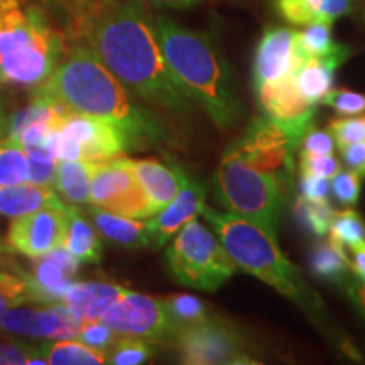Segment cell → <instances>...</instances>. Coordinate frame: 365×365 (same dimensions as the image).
Instances as JSON below:
<instances>
[{"instance_id":"27","label":"cell","mask_w":365,"mask_h":365,"mask_svg":"<svg viewBox=\"0 0 365 365\" xmlns=\"http://www.w3.org/2000/svg\"><path fill=\"white\" fill-rule=\"evenodd\" d=\"M36 352L48 365H102L107 364V352L93 349L76 339L48 340L36 344Z\"/></svg>"},{"instance_id":"6","label":"cell","mask_w":365,"mask_h":365,"mask_svg":"<svg viewBox=\"0 0 365 365\" xmlns=\"http://www.w3.org/2000/svg\"><path fill=\"white\" fill-rule=\"evenodd\" d=\"M289 181L252 166L230 145L215 173V196L227 212L247 218L276 235Z\"/></svg>"},{"instance_id":"14","label":"cell","mask_w":365,"mask_h":365,"mask_svg":"<svg viewBox=\"0 0 365 365\" xmlns=\"http://www.w3.org/2000/svg\"><path fill=\"white\" fill-rule=\"evenodd\" d=\"M66 207H46L12 218L7 232L9 249L36 259L63 247L66 234Z\"/></svg>"},{"instance_id":"5","label":"cell","mask_w":365,"mask_h":365,"mask_svg":"<svg viewBox=\"0 0 365 365\" xmlns=\"http://www.w3.org/2000/svg\"><path fill=\"white\" fill-rule=\"evenodd\" d=\"M200 215L213 228L237 267L252 274L299 307H317L301 272L281 252L276 235L247 218L230 212H217L207 205Z\"/></svg>"},{"instance_id":"47","label":"cell","mask_w":365,"mask_h":365,"mask_svg":"<svg viewBox=\"0 0 365 365\" xmlns=\"http://www.w3.org/2000/svg\"><path fill=\"white\" fill-rule=\"evenodd\" d=\"M22 303H27L22 294L12 293V291H0V313L12 307H19Z\"/></svg>"},{"instance_id":"37","label":"cell","mask_w":365,"mask_h":365,"mask_svg":"<svg viewBox=\"0 0 365 365\" xmlns=\"http://www.w3.org/2000/svg\"><path fill=\"white\" fill-rule=\"evenodd\" d=\"M328 130L335 139L339 149L344 145L360 143V140H365V115H344L340 118H333L328 124Z\"/></svg>"},{"instance_id":"48","label":"cell","mask_w":365,"mask_h":365,"mask_svg":"<svg viewBox=\"0 0 365 365\" xmlns=\"http://www.w3.org/2000/svg\"><path fill=\"white\" fill-rule=\"evenodd\" d=\"M7 127H9V120L6 115V108H4V102L2 98H0V137L7 134Z\"/></svg>"},{"instance_id":"44","label":"cell","mask_w":365,"mask_h":365,"mask_svg":"<svg viewBox=\"0 0 365 365\" xmlns=\"http://www.w3.org/2000/svg\"><path fill=\"white\" fill-rule=\"evenodd\" d=\"M0 291H12V293L22 294L27 299V303H31L29 286H27V281L22 271L19 274L0 271Z\"/></svg>"},{"instance_id":"20","label":"cell","mask_w":365,"mask_h":365,"mask_svg":"<svg viewBox=\"0 0 365 365\" xmlns=\"http://www.w3.org/2000/svg\"><path fill=\"white\" fill-rule=\"evenodd\" d=\"M125 293L127 287L115 282L75 281L66 291L63 307L80 319H102Z\"/></svg>"},{"instance_id":"46","label":"cell","mask_w":365,"mask_h":365,"mask_svg":"<svg viewBox=\"0 0 365 365\" xmlns=\"http://www.w3.org/2000/svg\"><path fill=\"white\" fill-rule=\"evenodd\" d=\"M350 254H352V257H350V271L365 281V244L360 245V247L350 249Z\"/></svg>"},{"instance_id":"26","label":"cell","mask_w":365,"mask_h":365,"mask_svg":"<svg viewBox=\"0 0 365 365\" xmlns=\"http://www.w3.org/2000/svg\"><path fill=\"white\" fill-rule=\"evenodd\" d=\"M95 166L97 163L83 161V159H59L54 190L66 200L68 205L75 207L88 205L90 181Z\"/></svg>"},{"instance_id":"33","label":"cell","mask_w":365,"mask_h":365,"mask_svg":"<svg viewBox=\"0 0 365 365\" xmlns=\"http://www.w3.org/2000/svg\"><path fill=\"white\" fill-rule=\"evenodd\" d=\"M328 232H330V239L339 242L344 247L354 249L365 244V222L350 207L341 212H335Z\"/></svg>"},{"instance_id":"23","label":"cell","mask_w":365,"mask_h":365,"mask_svg":"<svg viewBox=\"0 0 365 365\" xmlns=\"http://www.w3.org/2000/svg\"><path fill=\"white\" fill-rule=\"evenodd\" d=\"M357 0H272L274 11L293 26L313 22L333 24L354 11Z\"/></svg>"},{"instance_id":"42","label":"cell","mask_w":365,"mask_h":365,"mask_svg":"<svg viewBox=\"0 0 365 365\" xmlns=\"http://www.w3.org/2000/svg\"><path fill=\"white\" fill-rule=\"evenodd\" d=\"M328 181L330 180H327V178L301 173L299 195L308 200H327L328 193H330L331 190V185Z\"/></svg>"},{"instance_id":"2","label":"cell","mask_w":365,"mask_h":365,"mask_svg":"<svg viewBox=\"0 0 365 365\" xmlns=\"http://www.w3.org/2000/svg\"><path fill=\"white\" fill-rule=\"evenodd\" d=\"M31 91L33 102L59 105L112 122L125 132L132 149L166 140L161 122L132 100L134 95L85 44L73 43L49 78Z\"/></svg>"},{"instance_id":"39","label":"cell","mask_w":365,"mask_h":365,"mask_svg":"<svg viewBox=\"0 0 365 365\" xmlns=\"http://www.w3.org/2000/svg\"><path fill=\"white\" fill-rule=\"evenodd\" d=\"M322 103L328 105L339 115H359L365 112V93H355L349 90H331L325 95Z\"/></svg>"},{"instance_id":"38","label":"cell","mask_w":365,"mask_h":365,"mask_svg":"<svg viewBox=\"0 0 365 365\" xmlns=\"http://www.w3.org/2000/svg\"><path fill=\"white\" fill-rule=\"evenodd\" d=\"M331 193L345 207H354L360 196V175L352 170H340L331 178Z\"/></svg>"},{"instance_id":"40","label":"cell","mask_w":365,"mask_h":365,"mask_svg":"<svg viewBox=\"0 0 365 365\" xmlns=\"http://www.w3.org/2000/svg\"><path fill=\"white\" fill-rule=\"evenodd\" d=\"M335 150V139L330 130H319L312 127L303 137L299 144V156H322V154H333Z\"/></svg>"},{"instance_id":"1","label":"cell","mask_w":365,"mask_h":365,"mask_svg":"<svg viewBox=\"0 0 365 365\" xmlns=\"http://www.w3.org/2000/svg\"><path fill=\"white\" fill-rule=\"evenodd\" d=\"M66 36L85 44L144 103L188 117L193 102L173 78L153 17L135 0H66Z\"/></svg>"},{"instance_id":"49","label":"cell","mask_w":365,"mask_h":365,"mask_svg":"<svg viewBox=\"0 0 365 365\" xmlns=\"http://www.w3.org/2000/svg\"><path fill=\"white\" fill-rule=\"evenodd\" d=\"M43 6H51L56 9V11H63V7H65L66 0H39Z\"/></svg>"},{"instance_id":"17","label":"cell","mask_w":365,"mask_h":365,"mask_svg":"<svg viewBox=\"0 0 365 365\" xmlns=\"http://www.w3.org/2000/svg\"><path fill=\"white\" fill-rule=\"evenodd\" d=\"M80 261L65 247L34 259L31 272H24L31 303L63 304L66 291L76 281Z\"/></svg>"},{"instance_id":"7","label":"cell","mask_w":365,"mask_h":365,"mask_svg":"<svg viewBox=\"0 0 365 365\" xmlns=\"http://www.w3.org/2000/svg\"><path fill=\"white\" fill-rule=\"evenodd\" d=\"M164 257L180 284L202 291L218 289L239 269L217 234L196 218L178 232Z\"/></svg>"},{"instance_id":"31","label":"cell","mask_w":365,"mask_h":365,"mask_svg":"<svg viewBox=\"0 0 365 365\" xmlns=\"http://www.w3.org/2000/svg\"><path fill=\"white\" fill-rule=\"evenodd\" d=\"M164 307H166L176 331L181 328L198 325L210 318L208 304L193 294L168 296L164 298Z\"/></svg>"},{"instance_id":"30","label":"cell","mask_w":365,"mask_h":365,"mask_svg":"<svg viewBox=\"0 0 365 365\" xmlns=\"http://www.w3.org/2000/svg\"><path fill=\"white\" fill-rule=\"evenodd\" d=\"M296 41L304 58L328 56L346 48L333 39L331 24L328 22H313V24L303 26V29L296 31Z\"/></svg>"},{"instance_id":"32","label":"cell","mask_w":365,"mask_h":365,"mask_svg":"<svg viewBox=\"0 0 365 365\" xmlns=\"http://www.w3.org/2000/svg\"><path fill=\"white\" fill-rule=\"evenodd\" d=\"M294 213L308 232L317 237H325L330 230L335 210L331 208L328 200H308L299 195L294 203Z\"/></svg>"},{"instance_id":"19","label":"cell","mask_w":365,"mask_h":365,"mask_svg":"<svg viewBox=\"0 0 365 365\" xmlns=\"http://www.w3.org/2000/svg\"><path fill=\"white\" fill-rule=\"evenodd\" d=\"M132 168L154 215L175 200L186 175L175 164H164L158 159H132Z\"/></svg>"},{"instance_id":"21","label":"cell","mask_w":365,"mask_h":365,"mask_svg":"<svg viewBox=\"0 0 365 365\" xmlns=\"http://www.w3.org/2000/svg\"><path fill=\"white\" fill-rule=\"evenodd\" d=\"M350 56V49L345 48L335 54L328 56H312L301 63L294 71V81L299 93L309 103H322L325 95L333 90L335 73Z\"/></svg>"},{"instance_id":"15","label":"cell","mask_w":365,"mask_h":365,"mask_svg":"<svg viewBox=\"0 0 365 365\" xmlns=\"http://www.w3.org/2000/svg\"><path fill=\"white\" fill-rule=\"evenodd\" d=\"M80 327L81 319L63 304H44V308L12 307L0 313V331L31 339H76Z\"/></svg>"},{"instance_id":"41","label":"cell","mask_w":365,"mask_h":365,"mask_svg":"<svg viewBox=\"0 0 365 365\" xmlns=\"http://www.w3.org/2000/svg\"><path fill=\"white\" fill-rule=\"evenodd\" d=\"M341 164L333 154H322V156H299V171L308 173V175L322 176L331 180L333 176L339 175Z\"/></svg>"},{"instance_id":"36","label":"cell","mask_w":365,"mask_h":365,"mask_svg":"<svg viewBox=\"0 0 365 365\" xmlns=\"http://www.w3.org/2000/svg\"><path fill=\"white\" fill-rule=\"evenodd\" d=\"M118 336L120 335L113 331L102 319H81V327L76 340L83 341V344L93 346V349L108 352L115 345Z\"/></svg>"},{"instance_id":"34","label":"cell","mask_w":365,"mask_h":365,"mask_svg":"<svg viewBox=\"0 0 365 365\" xmlns=\"http://www.w3.org/2000/svg\"><path fill=\"white\" fill-rule=\"evenodd\" d=\"M154 344L135 336H118L115 345L107 352V364L139 365L153 359Z\"/></svg>"},{"instance_id":"35","label":"cell","mask_w":365,"mask_h":365,"mask_svg":"<svg viewBox=\"0 0 365 365\" xmlns=\"http://www.w3.org/2000/svg\"><path fill=\"white\" fill-rule=\"evenodd\" d=\"M26 150L29 159V182L54 186L59 161L56 154L46 145H36Z\"/></svg>"},{"instance_id":"24","label":"cell","mask_w":365,"mask_h":365,"mask_svg":"<svg viewBox=\"0 0 365 365\" xmlns=\"http://www.w3.org/2000/svg\"><path fill=\"white\" fill-rule=\"evenodd\" d=\"M59 198L54 186L19 182L12 186H0V215L16 218L46 207H66Z\"/></svg>"},{"instance_id":"16","label":"cell","mask_w":365,"mask_h":365,"mask_svg":"<svg viewBox=\"0 0 365 365\" xmlns=\"http://www.w3.org/2000/svg\"><path fill=\"white\" fill-rule=\"evenodd\" d=\"M304 59L307 58L299 51L294 29L281 26L267 27L255 49L252 65L254 91L293 75Z\"/></svg>"},{"instance_id":"18","label":"cell","mask_w":365,"mask_h":365,"mask_svg":"<svg viewBox=\"0 0 365 365\" xmlns=\"http://www.w3.org/2000/svg\"><path fill=\"white\" fill-rule=\"evenodd\" d=\"M207 200V190L188 175L182 178V185L175 200L164 207L156 215L145 218V228L149 235V247L161 249L175 237L186 223L195 220L202 213Z\"/></svg>"},{"instance_id":"12","label":"cell","mask_w":365,"mask_h":365,"mask_svg":"<svg viewBox=\"0 0 365 365\" xmlns=\"http://www.w3.org/2000/svg\"><path fill=\"white\" fill-rule=\"evenodd\" d=\"M232 145L257 170L287 181L294 173V154L298 149L289 135L266 115L254 118L247 130Z\"/></svg>"},{"instance_id":"22","label":"cell","mask_w":365,"mask_h":365,"mask_svg":"<svg viewBox=\"0 0 365 365\" xmlns=\"http://www.w3.org/2000/svg\"><path fill=\"white\" fill-rule=\"evenodd\" d=\"M85 213L90 217L98 234L112 244L125 249L149 247L145 222L139 220V218L118 215V213H112L90 203L86 205Z\"/></svg>"},{"instance_id":"25","label":"cell","mask_w":365,"mask_h":365,"mask_svg":"<svg viewBox=\"0 0 365 365\" xmlns=\"http://www.w3.org/2000/svg\"><path fill=\"white\" fill-rule=\"evenodd\" d=\"M65 247L80 262L97 264L103 254V245L98 230L86 220L80 207H66V234L63 240Z\"/></svg>"},{"instance_id":"29","label":"cell","mask_w":365,"mask_h":365,"mask_svg":"<svg viewBox=\"0 0 365 365\" xmlns=\"http://www.w3.org/2000/svg\"><path fill=\"white\" fill-rule=\"evenodd\" d=\"M29 181V159L19 140L0 137V186Z\"/></svg>"},{"instance_id":"28","label":"cell","mask_w":365,"mask_h":365,"mask_svg":"<svg viewBox=\"0 0 365 365\" xmlns=\"http://www.w3.org/2000/svg\"><path fill=\"white\" fill-rule=\"evenodd\" d=\"M309 269L319 279L344 282L350 271V257L344 245L328 237V240H322L313 247Z\"/></svg>"},{"instance_id":"8","label":"cell","mask_w":365,"mask_h":365,"mask_svg":"<svg viewBox=\"0 0 365 365\" xmlns=\"http://www.w3.org/2000/svg\"><path fill=\"white\" fill-rule=\"evenodd\" d=\"M46 148L58 159H83L98 164L124 156L132 144L125 132L112 122L65 108L46 140Z\"/></svg>"},{"instance_id":"43","label":"cell","mask_w":365,"mask_h":365,"mask_svg":"<svg viewBox=\"0 0 365 365\" xmlns=\"http://www.w3.org/2000/svg\"><path fill=\"white\" fill-rule=\"evenodd\" d=\"M340 150L349 170L359 173L360 176H365V140L344 145Z\"/></svg>"},{"instance_id":"45","label":"cell","mask_w":365,"mask_h":365,"mask_svg":"<svg viewBox=\"0 0 365 365\" xmlns=\"http://www.w3.org/2000/svg\"><path fill=\"white\" fill-rule=\"evenodd\" d=\"M140 6L158 7V9H186L191 6H196L202 0H135Z\"/></svg>"},{"instance_id":"3","label":"cell","mask_w":365,"mask_h":365,"mask_svg":"<svg viewBox=\"0 0 365 365\" xmlns=\"http://www.w3.org/2000/svg\"><path fill=\"white\" fill-rule=\"evenodd\" d=\"M164 59L178 86L222 130L240 118L242 105L225 59L213 39L166 16L153 17Z\"/></svg>"},{"instance_id":"10","label":"cell","mask_w":365,"mask_h":365,"mask_svg":"<svg viewBox=\"0 0 365 365\" xmlns=\"http://www.w3.org/2000/svg\"><path fill=\"white\" fill-rule=\"evenodd\" d=\"M88 203L139 220L154 215L148 196L132 168V159L124 156L95 166L90 181Z\"/></svg>"},{"instance_id":"9","label":"cell","mask_w":365,"mask_h":365,"mask_svg":"<svg viewBox=\"0 0 365 365\" xmlns=\"http://www.w3.org/2000/svg\"><path fill=\"white\" fill-rule=\"evenodd\" d=\"M181 364L190 365H240L255 364L249 355L244 335L230 323L210 317L198 325L186 327L173 335Z\"/></svg>"},{"instance_id":"11","label":"cell","mask_w":365,"mask_h":365,"mask_svg":"<svg viewBox=\"0 0 365 365\" xmlns=\"http://www.w3.org/2000/svg\"><path fill=\"white\" fill-rule=\"evenodd\" d=\"M120 336H135L158 344L171 340L176 333L164 299L127 289V293L102 317Z\"/></svg>"},{"instance_id":"4","label":"cell","mask_w":365,"mask_h":365,"mask_svg":"<svg viewBox=\"0 0 365 365\" xmlns=\"http://www.w3.org/2000/svg\"><path fill=\"white\" fill-rule=\"evenodd\" d=\"M66 49L39 0H0V83L34 90Z\"/></svg>"},{"instance_id":"13","label":"cell","mask_w":365,"mask_h":365,"mask_svg":"<svg viewBox=\"0 0 365 365\" xmlns=\"http://www.w3.org/2000/svg\"><path fill=\"white\" fill-rule=\"evenodd\" d=\"M255 95L259 97L264 115L276 122L289 135L294 148L299 149L303 137L313 127L317 105L309 103L299 93L294 73L279 81L264 85Z\"/></svg>"}]
</instances>
